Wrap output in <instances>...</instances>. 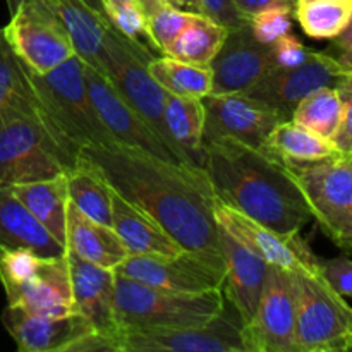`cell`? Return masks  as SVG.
<instances>
[{"mask_svg": "<svg viewBox=\"0 0 352 352\" xmlns=\"http://www.w3.org/2000/svg\"><path fill=\"white\" fill-rule=\"evenodd\" d=\"M131 205L150 215L184 251L226 270L215 192L199 167L168 162L119 143L81 151Z\"/></svg>", "mask_w": 352, "mask_h": 352, "instance_id": "6da1fadb", "label": "cell"}, {"mask_svg": "<svg viewBox=\"0 0 352 352\" xmlns=\"http://www.w3.org/2000/svg\"><path fill=\"white\" fill-rule=\"evenodd\" d=\"M203 170L217 199L282 234L301 232L313 220L291 168L234 140L205 141Z\"/></svg>", "mask_w": 352, "mask_h": 352, "instance_id": "7a4b0ae2", "label": "cell"}, {"mask_svg": "<svg viewBox=\"0 0 352 352\" xmlns=\"http://www.w3.org/2000/svg\"><path fill=\"white\" fill-rule=\"evenodd\" d=\"M34 98V110L50 136L74 165L89 146L116 143L91 102L85 79V62L79 55L38 74L24 64Z\"/></svg>", "mask_w": 352, "mask_h": 352, "instance_id": "3957f363", "label": "cell"}, {"mask_svg": "<svg viewBox=\"0 0 352 352\" xmlns=\"http://www.w3.org/2000/svg\"><path fill=\"white\" fill-rule=\"evenodd\" d=\"M223 306V291H165L116 274V313L120 329L203 325L219 316Z\"/></svg>", "mask_w": 352, "mask_h": 352, "instance_id": "277c9868", "label": "cell"}, {"mask_svg": "<svg viewBox=\"0 0 352 352\" xmlns=\"http://www.w3.org/2000/svg\"><path fill=\"white\" fill-rule=\"evenodd\" d=\"M151 48L124 38L107 21L103 31V69L120 95L150 124L155 133L172 148L182 164L192 165L170 140L165 124V91L148 72V62L153 58Z\"/></svg>", "mask_w": 352, "mask_h": 352, "instance_id": "5b68a950", "label": "cell"}, {"mask_svg": "<svg viewBox=\"0 0 352 352\" xmlns=\"http://www.w3.org/2000/svg\"><path fill=\"white\" fill-rule=\"evenodd\" d=\"M298 313L296 352H346L352 349V308L322 272H294Z\"/></svg>", "mask_w": 352, "mask_h": 352, "instance_id": "8992f818", "label": "cell"}, {"mask_svg": "<svg viewBox=\"0 0 352 352\" xmlns=\"http://www.w3.org/2000/svg\"><path fill=\"white\" fill-rule=\"evenodd\" d=\"M71 167L36 110L0 120V188L43 181Z\"/></svg>", "mask_w": 352, "mask_h": 352, "instance_id": "52a82bcc", "label": "cell"}, {"mask_svg": "<svg viewBox=\"0 0 352 352\" xmlns=\"http://www.w3.org/2000/svg\"><path fill=\"white\" fill-rule=\"evenodd\" d=\"M2 31L17 58L38 74L54 71L76 55L64 23L34 0H17Z\"/></svg>", "mask_w": 352, "mask_h": 352, "instance_id": "ba28073f", "label": "cell"}, {"mask_svg": "<svg viewBox=\"0 0 352 352\" xmlns=\"http://www.w3.org/2000/svg\"><path fill=\"white\" fill-rule=\"evenodd\" d=\"M116 352H248L243 322L223 306L208 323L170 329H120Z\"/></svg>", "mask_w": 352, "mask_h": 352, "instance_id": "9c48e42d", "label": "cell"}, {"mask_svg": "<svg viewBox=\"0 0 352 352\" xmlns=\"http://www.w3.org/2000/svg\"><path fill=\"white\" fill-rule=\"evenodd\" d=\"M2 323L21 352H110L109 344L78 311L41 316L7 305Z\"/></svg>", "mask_w": 352, "mask_h": 352, "instance_id": "30bf717a", "label": "cell"}, {"mask_svg": "<svg viewBox=\"0 0 352 352\" xmlns=\"http://www.w3.org/2000/svg\"><path fill=\"white\" fill-rule=\"evenodd\" d=\"M296 313L294 272L268 267L256 313L243 327L248 352H296Z\"/></svg>", "mask_w": 352, "mask_h": 352, "instance_id": "8fae6325", "label": "cell"}, {"mask_svg": "<svg viewBox=\"0 0 352 352\" xmlns=\"http://www.w3.org/2000/svg\"><path fill=\"white\" fill-rule=\"evenodd\" d=\"M351 74V69L340 64L336 55L313 50L311 57L296 67L272 69L246 95L289 120L301 100L320 88H337Z\"/></svg>", "mask_w": 352, "mask_h": 352, "instance_id": "7c38bea8", "label": "cell"}, {"mask_svg": "<svg viewBox=\"0 0 352 352\" xmlns=\"http://www.w3.org/2000/svg\"><path fill=\"white\" fill-rule=\"evenodd\" d=\"M116 274L174 292L223 291L226 270L189 251L179 254H129Z\"/></svg>", "mask_w": 352, "mask_h": 352, "instance_id": "4fadbf2b", "label": "cell"}, {"mask_svg": "<svg viewBox=\"0 0 352 352\" xmlns=\"http://www.w3.org/2000/svg\"><path fill=\"white\" fill-rule=\"evenodd\" d=\"M85 79L93 105L116 143L138 148L164 160L182 164L181 158L155 133L153 127L127 103L109 76L85 64Z\"/></svg>", "mask_w": 352, "mask_h": 352, "instance_id": "5bb4252c", "label": "cell"}, {"mask_svg": "<svg viewBox=\"0 0 352 352\" xmlns=\"http://www.w3.org/2000/svg\"><path fill=\"white\" fill-rule=\"evenodd\" d=\"M203 143L234 140L263 150L274 127L284 120L275 110L268 109L246 93H210L203 98Z\"/></svg>", "mask_w": 352, "mask_h": 352, "instance_id": "9a60e30c", "label": "cell"}, {"mask_svg": "<svg viewBox=\"0 0 352 352\" xmlns=\"http://www.w3.org/2000/svg\"><path fill=\"white\" fill-rule=\"evenodd\" d=\"M215 219L222 229L263 258L270 267L289 272H320V258L302 239L301 232H277L219 199H215Z\"/></svg>", "mask_w": 352, "mask_h": 352, "instance_id": "2e32d148", "label": "cell"}, {"mask_svg": "<svg viewBox=\"0 0 352 352\" xmlns=\"http://www.w3.org/2000/svg\"><path fill=\"white\" fill-rule=\"evenodd\" d=\"M313 220L330 236L352 217V155L291 168Z\"/></svg>", "mask_w": 352, "mask_h": 352, "instance_id": "e0dca14e", "label": "cell"}, {"mask_svg": "<svg viewBox=\"0 0 352 352\" xmlns=\"http://www.w3.org/2000/svg\"><path fill=\"white\" fill-rule=\"evenodd\" d=\"M210 67L212 93H246L274 69L272 45L258 41L250 23L230 28Z\"/></svg>", "mask_w": 352, "mask_h": 352, "instance_id": "ac0fdd59", "label": "cell"}, {"mask_svg": "<svg viewBox=\"0 0 352 352\" xmlns=\"http://www.w3.org/2000/svg\"><path fill=\"white\" fill-rule=\"evenodd\" d=\"M71 270L74 311L91 323L95 332L116 352L120 325L116 313V272L76 256L65 250Z\"/></svg>", "mask_w": 352, "mask_h": 352, "instance_id": "d6986e66", "label": "cell"}, {"mask_svg": "<svg viewBox=\"0 0 352 352\" xmlns=\"http://www.w3.org/2000/svg\"><path fill=\"white\" fill-rule=\"evenodd\" d=\"M220 244H222L223 265H226L223 296L227 302L236 309L244 327L253 320L256 313L270 265L253 253L250 248L241 244L222 227H220Z\"/></svg>", "mask_w": 352, "mask_h": 352, "instance_id": "ffe728a7", "label": "cell"}, {"mask_svg": "<svg viewBox=\"0 0 352 352\" xmlns=\"http://www.w3.org/2000/svg\"><path fill=\"white\" fill-rule=\"evenodd\" d=\"M7 305L19 306L24 311L41 316H64L74 313L67 254L45 256L33 277L7 298Z\"/></svg>", "mask_w": 352, "mask_h": 352, "instance_id": "44dd1931", "label": "cell"}, {"mask_svg": "<svg viewBox=\"0 0 352 352\" xmlns=\"http://www.w3.org/2000/svg\"><path fill=\"white\" fill-rule=\"evenodd\" d=\"M17 0H7L9 9ZM45 9L58 17L71 33L74 41L76 55L91 67L103 69V31H105V14L98 2L93 0H34Z\"/></svg>", "mask_w": 352, "mask_h": 352, "instance_id": "7402d4cb", "label": "cell"}, {"mask_svg": "<svg viewBox=\"0 0 352 352\" xmlns=\"http://www.w3.org/2000/svg\"><path fill=\"white\" fill-rule=\"evenodd\" d=\"M65 250L98 267L116 270L127 256L126 246L110 226L95 222L71 201L65 220Z\"/></svg>", "mask_w": 352, "mask_h": 352, "instance_id": "603a6c76", "label": "cell"}, {"mask_svg": "<svg viewBox=\"0 0 352 352\" xmlns=\"http://www.w3.org/2000/svg\"><path fill=\"white\" fill-rule=\"evenodd\" d=\"M0 248H23L47 258L65 254L64 244L45 229L10 188H0Z\"/></svg>", "mask_w": 352, "mask_h": 352, "instance_id": "cb8c5ba5", "label": "cell"}, {"mask_svg": "<svg viewBox=\"0 0 352 352\" xmlns=\"http://www.w3.org/2000/svg\"><path fill=\"white\" fill-rule=\"evenodd\" d=\"M112 229L129 254H179L184 251L150 215L116 191L112 192Z\"/></svg>", "mask_w": 352, "mask_h": 352, "instance_id": "d4e9b609", "label": "cell"}, {"mask_svg": "<svg viewBox=\"0 0 352 352\" xmlns=\"http://www.w3.org/2000/svg\"><path fill=\"white\" fill-rule=\"evenodd\" d=\"M263 151L289 168L332 160L342 155L332 141L318 136L291 119L282 120L274 127Z\"/></svg>", "mask_w": 352, "mask_h": 352, "instance_id": "484cf974", "label": "cell"}, {"mask_svg": "<svg viewBox=\"0 0 352 352\" xmlns=\"http://www.w3.org/2000/svg\"><path fill=\"white\" fill-rule=\"evenodd\" d=\"M19 201L43 223L45 229L65 246V220H67V175L65 172L43 181L10 186Z\"/></svg>", "mask_w": 352, "mask_h": 352, "instance_id": "4316f807", "label": "cell"}, {"mask_svg": "<svg viewBox=\"0 0 352 352\" xmlns=\"http://www.w3.org/2000/svg\"><path fill=\"white\" fill-rule=\"evenodd\" d=\"M165 124L172 143L196 167L203 168L205 146H203V129H205V109L203 100L186 98L167 93L165 95Z\"/></svg>", "mask_w": 352, "mask_h": 352, "instance_id": "83f0119b", "label": "cell"}, {"mask_svg": "<svg viewBox=\"0 0 352 352\" xmlns=\"http://www.w3.org/2000/svg\"><path fill=\"white\" fill-rule=\"evenodd\" d=\"M67 175L69 201L81 213L95 222L112 227V186L100 172V168L88 158L81 157Z\"/></svg>", "mask_w": 352, "mask_h": 352, "instance_id": "f1b7e54d", "label": "cell"}, {"mask_svg": "<svg viewBox=\"0 0 352 352\" xmlns=\"http://www.w3.org/2000/svg\"><path fill=\"white\" fill-rule=\"evenodd\" d=\"M148 72L170 95L203 100L212 93L213 72L210 65L191 64L162 55L148 62Z\"/></svg>", "mask_w": 352, "mask_h": 352, "instance_id": "f546056e", "label": "cell"}, {"mask_svg": "<svg viewBox=\"0 0 352 352\" xmlns=\"http://www.w3.org/2000/svg\"><path fill=\"white\" fill-rule=\"evenodd\" d=\"M229 28L205 14H195L168 50V57L191 64L210 65L226 41Z\"/></svg>", "mask_w": 352, "mask_h": 352, "instance_id": "4dcf8cb0", "label": "cell"}, {"mask_svg": "<svg viewBox=\"0 0 352 352\" xmlns=\"http://www.w3.org/2000/svg\"><path fill=\"white\" fill-rule=\"evenodd\" d=\"M34 110V98L24 64L17 58L0 30V120Z\"/></svg>", "mask_w": 352, "mask_h": 352, "instance_id": "1f68e13d", "label": "cell"}, {"mask_svg": "<svg viewBox=\"0 0 352 352\" xmlns=\"http://www.w3.org/2000/svg\"><path fill=\"white\" fill-rule=\"evenodd\" d=\"M344 113V100L339 89L327 86L313 91L298 103L291 120L313 131L318 136L332 141L340 126Z\"/></svg>", "mask_w": 352, "mask_h": 352, "instance_id": "d6a6232c", "label": "cell"}, {"mask_svg": "<svg viewBox=\"0 0 352 352\" xmlns=\"http://www.w3.org/2000/svg\"><path fill=\"white\" fill-rule=\"evenodd\" d=\"M352 3L339 0H306L296 2L294 17L309 38L333 40L347 24Z\"/></svg>", "mask_w": 352, "mask_h": 352, "instance_id": "836d02e7", "label": "cell"}, {"mask_svg": "<svg viewBox=\"0 0 352 352\" xmlns=\"http://www.w3.org/2000/svg\"><path fill=\"white\" fill-rule=\"evenodd\" d=\"M110 26L124 38L153 48L148 33V14L141 2H102L100 3Z\"/></svg>", "mask_w": 352, "mask_h": 352, "instance_id": "e575fe53", "label": "cell"}, {"mask_svg": "<svg viewBox=\"0 0 352 352\" xmlns=\"http://www.w3.org/2000/svg\"><path fill=\"white\" fill-rule=\"evenodd\" d=\"M192 16H195L192 12H186V10L175 9V7L162 2L148 16V33H150V40L155 50L162 52V55H167L175 38L191 23Z\"/></svg>", "mask_w": 352, "mask_h": 352, "instance_id": "d590c367", "label": "cell"}, {"mask_svg": "<svg viewBox=\"0 0 352 352\" xmlns=\"http://www.w3.org/2000/svg\"><path fill=\"white\" fill-rule=\"evenodd\" d=\"M43 258L23 248H0V284L7 298L33 277Z\"/></svg>", "mask_w": 352, "mask_h": 352, "instance_id": "8d00e7d4", "label": "cell"}, {"mask_svg": "<svg viewBox=\"0 0 352 352\" xmlns=\"http://www.w3.org/2000/svg\"><path fill=\"white\" fill-rule=\"evenodd\" d=\"M292 16H294V7L278 6L260 10L258 14L251 16L248 23L258 41L270 45L277 38L291 33Z\"/></svg>", "mask_w": 352, "mask_h": 352, "instance_id": "74e56055", "label": "cell"}, {"mask_svg": "<svg viewBox=\"0 0 352 352\" xmlns=\"http://www.w3.org/2000/svg\"><path fill=\"white\" fill-rule=\"evenodd\" d=\"M320 272L337 294L352 298V258L342 254L330 260H320Z\"/></svg>", "mask_w": 352, "mask_h": 352, "instance_id": "f35d334b", "label": "cell"}, {"mask_svg": "<svg viewBox=\"0 0 352 352\" xmlns=\"http://www.w3.org/2000/svg\"><path fill=\"white\" fill-rule=\"evenodd\" d=\"M272 45V57H274V69L296 67L311 57V48L305 47L292 33L277 38Z\"/></svg>", "mask_w": 352, "mask_h": 352, "instance_id": "ab89813d", "label": "cell"}, {"mask_svg": "<svg viewBox=\"0 0 352 352\" xmlns=\"http://www.w3.org/2000/svg\"><path fill=\"white\" fill-rule=\"evenodd\" d=\"M337 89L344 100V113L332 143L342 155H352V74L347 76Z\"/></svg>", "mask_w": 352, "mask_h": 352, "instance_id": "60d3db41", "label": "cell"}, {"mask_svg": "<svg viewBox=\"0 0 352 352\" xmlns=\"http://www.w3.org/2000/svg\"><path fill=\"white\" fill-rule=\"evenodd\" d=\"M203 9H205V16L212 17L217 23L226 24L227 28H237L246 24L248 21L244 19L236 9L232 0H201Z\"/></svg>", "mask_w": 352, "mask_h": 352, "instance_id": "b9f144b4", "label": "cell"}, {"mask_svg": "<svg viewBox=\"0 0 352 352\" xmlns=\"http://www.w3.org/2000/svg\"><path fill=\"white\" fill-rule=\"evenodd\" d=\"M337 50L336 57L339 58L340 64L346 65L347 69L352 71V10L347 24L344 26V30L333 38V47Z\"/></svg>", "mask_w": 352, "mask_h": 352, "instance_id": "7bdbcfd3", "label": "cell"}, {"mask_svg": "<svg viewBox=\"0 0 352 352\" xmlns=\"http://www.w3.org/2000/svg\"><path fill=\"white\" fill-rule=\"evenodd\" d=\"M236 9L239 10L241 16L246 21H250L251 16L258 14L260 10L270 9V7H278V6H289L294 7L296 0H232Z\"/></svg>", "mask_w": 352, "mask_h": 352, "instance_id": "ee69618b", "label": "cell"}, {"mask_svg": "<svg viewBox=\"0 0 352 352\" xmlns=\"http://www.w3.org/2000/svg\"><path fill=\"white\" fill-rule=\"evenodd\" d=\"M329 237L342 250L352 251V217H349L346 222L340 223Z\"/></svg>", "mask_w": 352, "mask_h": 352, "instance_id": "f6af8a7d", "label": "cell"}, {"mask_svg": "<svg viewBox=\"0 0 352 352\" xmlns=\"http://www.w3.org/2000/svg\"><path fill=\"white\" fill-rule=\"evenodd\" d=\"M160 2L168 3V6L175 7V9L186 10V12L192 14H205L201 0H160Z\"/></svg>", "mask_w": 352, "mask_h": 352, "instance_id": "bcb514c9", "label": "cell"}, {"mask_svg": "<svg viewBox=\"0 0 352 352\" xmlns=\"http://www.w3.org/2000/svg\"><path fill=\"white\" fill-rule=\"evenodd\" d=\"M160 3H162L160 0H143V7H144V10H146L148 16H150V14L153 12V10L160 6Z\"/></svg>", "mask_w": 352, "mask_h": 352, "instance_id": "7dc6e473", "label": "cell"}, {"mask_svg": "<svg viewBox=\"0 0 352 352\" xmlns=\"http://www.w3.org/2000/svg\"><path fill=\"white\" fill-rule=\"evenodd\" d=\"M100 3L102 2H141L143 3V0H98Z\"/></svg>", "mask_w": 352, "mask_h": 352, "instance_id": "c3c4849f", "label": "cell"}, {"mask_svg": "<svg viewBox=\"0 0 352 352\" xmlns=\"http://www.w3.org/2000/svg\"><path fill=\"white\" fill-rule=\"evenodd\" d=\"M296 2H306V0H296ZM339 2H349V3H352V0H339Z\"/></svg>", "mask_w": 352, "mask_h": 352, "instance_id": "681fc988", "label": "cell"}]
</instances>
